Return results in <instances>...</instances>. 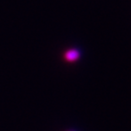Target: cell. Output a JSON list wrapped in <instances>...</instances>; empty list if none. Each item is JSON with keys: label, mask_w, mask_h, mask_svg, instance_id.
Returning <instances> with one entry per match:
<instances>
[{"label": "cell", "mask_w": 131, "mask_h": 131, "mask_svg": "<svg viewBox=\"0 0 131 131\" xmlns=\"http://www.w3.org/2000/svg\"><path fill=\"white\" fill-rule=\"evenodd\" d=\"M80 57H81V52L75 47L67 49L63 53V59L68 63H74V62L78 61Z\"/></svg>", "instance_id": "6da1fadb"}]
</instances>
